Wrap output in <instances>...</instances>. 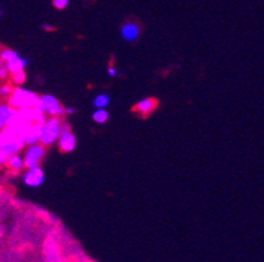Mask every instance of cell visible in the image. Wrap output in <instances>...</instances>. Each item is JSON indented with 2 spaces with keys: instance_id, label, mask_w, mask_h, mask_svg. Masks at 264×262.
Here are the masks:
<instances>
[{
  "instance_id": "6da1fadb",
  "label": "cell",
  "mask_w": 264,
  "mask_h": 262,
  "mask_svg": "<svg viewBox=\"0 0 264 262\" xmlns=\"http://www.w3.org/2000/svg\"><path fill=\"white\" fill-rule=\"evenodd\" d=\"M39 97L37 93L29 89H25L22 87H15L11 97L7 100V103L15 109H24V107H37L39 104Z\"/></svg>"
},
{
  "instance_id": "7a4b0ae2",
  "label": "cell",
  "mask_w": 264,
  "mask_h": 262,
  "mask_svg": "<svg viewBox=\"0 0 264 262\" xmlns=\"http://www.w3.org/2000/svg\"><path fill=\"white\" fill-rule=\"evenodd\" d=\"M62 134V122L58 117H49L41 127V144L45 147L52 146L58 142Z\"/></svg>"
},
{
  "instance_id": "3957f363",
  "label": "cell",
  "mask_w": 264,
  "mask_h": 262,
  "mask_svg": "<svg viewBox=\"0 0 264 262\" xmlns=\"http://www.w3.org/2000/svg\"><path fill=\"white\" fill-rule=\"evenodd\" d=\"M38 110L42 112L43 114L50 117H59L62 114H65L63 106L61 103L52 95H43L39 97V104H38Z\"/></svg>"
},
{
  "instance_id": "277c9868",
  "label": "cell",
  "mask_w": 264,
  "mask_h": 262,
  "mask_svg": "<svg viewBox=\"0 0 264 262\" xmlns=\"http://www.w3.org/2000/svg\"><path fill=\"white\" fill-rule=\"evenodd\" d=\"M45 156V146L41 143H36L32 146H26L24 151V164H25V169L28 168L38 167L41 160Z\"/></svg>"
},
{
  "instance_id": "5b68a950",
  "label": "cell",
  "mask_w": 264,
  "mask_h": 262,
  "mask_svg": "<svg viewBox=\"0 0 264 262\" xmlns=\"http://www.w3.org/2000/svg\"><path fill=\"white\" fill-rule=\"evenodd\" d=\"M43 180H45V175H43V171L38 167L35 168H28L22 176V181L26 186L29 188H38L43 184Z\"/></svg>"
},
{
  "instance_id": "8992f818",
  "label": "cell",
  "mask_w": 264,
  "mask_h": 262,
  "mask_svg": "<svg viewBox=\"0 0 264 262\" xmlns=\"http://www.w3.org/2000/svg\"><path fill=\"white\" fill-rule=\"evenodd\" d=\"M41 127L42 126L36 125V123H31L28 126L21 134H20V139L25 146H32L36 143L41 142Z\"/></svg>"
},
{
  "instance_id": "52a82bcc",
  "label": "cell",
  "mask_w": 264,
  "mask_h": 262,
  "mask_svg": "<svg viewBox=\"0 0 264 262\" xmlns=\"http://www.w3.org/2000/svg\"><path fill=\"white\" fill-rule=\"evenodd\" d=\"M158 106V100L152 99V97H149V99H143L141 101L135 104L134 107H133V112L138 113L142 117L149 116L150 113H152Z\"/></svg>"
},
{
  "instance_id": "ba28073f",
  "label": "cell",
  "mask_w": 264,
  "mask_h": 262,
  "mask_svg": "<svg viewBox=\"0 0 264 262\" xmlns=\"http://www.w3.org/2000/svg\"><path fill=\"white\" fill-rule=\"evenodd\" d=\"M16 113L18 109L11 106L8 103H0V130L5 129L9 125Z\"/></svg>"
},
{
  "instance_id": "9c48e42d",
  "label": "cell",
  "mask_w": 264,
  "mask_h": 262,
  "mask_svg": "<svg viewBox=\"0 0 264 262\" xmlns=\"http://www.w3.org/2000/svg\"><path fill=\"white\" fill-rule=\"evenodd\" d=\"M58 146L62 152H73L76 147V138L71 131L70 133H62L59 139H58Z\"/></svg>"
},
{
  "instance_id": "30bf717a",
  "label": "cell",
  "mask_w": 264,
  "mask_h": 262,
  "mask_svg": "<svg viewBox=\"0 0 264 262\" xmlns=\"http://www.w3.org/2000/svg\"><path fill=\"white\" fill-rule=\"evenodd\" d=\"M139 26L134 22H126L121 28V37L128 42H134L135 39L138 38L139 35Z\"/></svg>"
},
{
  "instance_id": "8fae6325",
  "label": "cell",
  "mask_w": 264,
  "mask_h": 262,
  "mask_svg": "<svg viewBox=\"0 0 264 262\" xmlns=\"http://www.w3.org/2000/svg\"><path fill=\"white\" fill-rule=\"evenodd\" d=\"M28 63H29L28 60L21 58L20 55H18V56H15L13 59L9 60V62H7L5 66H7V69L9 70V72L16 73V72H20V71H24L26 66H28Z\"/></svg>"
},
{
  "instance_id": "7c38bea8",
  "label": "cell",
  "mask_w": 264,
  "mask_h": 262,
  "mask_svg": "<svg viewBox=\"0 0 264 262\" xmlns=\"http://www.w3.org/2000/svg\"><path fill=\"white\" fill-rule=\"evenodd\" d=\"M5 165H7L11 171H13V172H20V171H22V169L25 168L24 157L19 155V154H12V155H9Z\"/></svg>"
},
{
  "instance_id": "4fadbf2b",
  "label": "cell",
  "mask_w": 264,
  "mask_h": 262,
  "mask_svg": "<svg viewBox=\"0 0 264 262\" xmlns=\"http://www.w3.org/2000/svg\"><path fill=\"white\" fill-rule=\"evenodd\" d=\"M19 135L12 129H9L8 126L5 129L0 130V150L4 148L8 143H11L15 139H18Z\"/></svg>"
},
{
  "instance_id": "5bb4252c",
  "label": "cell",
  "mask_w": 264,
  "mask_h": 262,
  "mask_svg": "<svg viewBox=\"0 0 264 262\" xmlns=\"http://www.w3.org/2000/svg\"><path fill=\"white\" fill-rule=\"evenodd\" d=\"M109 118V113L105 110V107H100L96 109L95 112L92 113V120L95 121L96 123H105Z\"/></svg>"
},
{
  "instance_id": "9a60e30c",
  "label": "cell",
  "mask_w": 264,
  "mask_h": 262,
  "mask_svg": "<svg viewBox=\"0 0 264 262\" xmlns=\"http://www.w3.org/2000/svg\"><path fill=\"white\" fill-rule=\"evenodd\" d=\"M12 83L4 82L0 84V100H8L13 92Z\"/></svg>"
},
{
  "instance_id": "2e32d148",
  "label": "cell",
  "mask_w": 264,
  "mask_h": 262,
  "mask_svg": "<svg viewBox=\"0 0 264 262\" xmlns=\"http://www.w3.org/2000/svg\"><path fill=\"white\" fill-rule=\"evenodd\" d=\"M9 80H11V83H12L13 87H21L26 80L25 71H20V72L12 73Z\"/></svg>"
},
{
  "instance_id": "e0dca14e",
  "label": "cell",
  "mask_w": 264,
  "mask_h": 262,
  "mask_svg": "<svg viewBox=\"0 0 264 262\" xmlns=\"http://www.w3.org/2000/svg\"><path fill=\"white\" fill-rule=\"evenodd\" d=\"M109 101H111V99H109V96L108 95H104V93H101V95L96 96L95 100H94V106H95L96 109H100V107L108 106Z\"/></svg>"
},
{
  "instance_id": "ac0fdd59",
  "label": "cell",
  "mask_w": 264,
  "mask_h": 262,
  "mask_svg": "<svg viewBox=\"0 0 264 262\" xmlns=\"http://www.w3.org/2000/svg\"><path fill=\"white\" fill-rule=\"evenodd\" d=\"M18 52H15L12 49H3L1 52H0V59L3 60L4 63L9 62L11 59H13L15 56H18Z\"/></svg>"
},
{
  "instance_id": "d6986e66",
  "label": "cell",
  "mask_w": 264,
  "mask_h": 262,
  "mask_svg": "<svg viewBox=\"0 0 264 262\" xmlns=\"http://www.w3.org/2000/svg\"><path fill=\"white\" fill-rule=\"evenodd\" d=\"M11 75L12 73L9 72V70L7 69V66H1L0 67V82H7V80H9L11 79Z\"/></svg>"
},
{
  "instance_id": "ffe728a7",
  "label": "cell",
  "mask_w": 264,
  "mask_h": 262,
  "mask_svg": "<svg viewBox=\"0 0 264 262\" xmlns=\"http://www.w3.org/2000/svg\"><path fill=\"white\" fill-rule=\"evenodd\" d=\"M70 0H52L53 7L56 9H65L69 5Z\"/></svg>"
},
{
  "instance_id": "44dd1931",
  "label": "cell",
  "mask_w": 264,
  "mask_h": 262,
  "mask_svg": "<svg viewBox=\"0 0 264 262\" xmlns=\"http://www.w3.org/2000/svg\"><path fill=\"white\" fill-rule=\"evenodd\" d=\"M8 154L5 152V151L0 150V165H3V164L7 163V159H8Z\"/></svg>"
},
{
  "instance_id": "7402d4cb",
  "label": "cell",
  "mask_w": 264,
  "mask_h": 262,
  "mask_svg": "<svg viewBox=\"0 0 264 262\" xmlns=\"http://www.w3.org/2000/svg\"><path fill=\"white\" fill-rule=\"evenodd\" d=\"M70 131H71V126L67 122H63L62 123V133H70Z\"/></svg>"
},
{
  "instance_id": "603a6c76",
  "label": "cell",
  "mask_w": 264,
  "mask_h": 262,
  "mask_svg": "<svg viewBox=\"0 0 264 262\" xmlns=\"http://www.w3.org/2000/svg\"><path fill=\"white\" fill-rule=\"evenodd\" d=\"M108 75L109 76H112V78H114V76L117 75L116 69H114V67H112V66H111V67H108Z\"/></svg>"
},
{
  "instance_id": "cb8c5ba5",
  "label": "cell",
  "mask_w": 264,
  "mask_h": 262,
  "mask_svg": "<svg viewBox=\"0 0 264 262\" xmlns=\"http://www.w3.org/2000/svg\"><path fill=\"white\" fill-rule=\"evenodd\" d=\"M65 113H67V114H73V113H74V109H73V107H69V109H66Z\"/></svg>"
},
{
  "instance_id": "d4e9b609",
  "label": "cell",
  "mask_w": 264,
  "mask_h": 262,
  "mask_svg": "<svg viewBox=\"0 0 264 262\" xmlns=\"http://www.w3.org/2000/svg\"><path fill=\"white\" fill-rule=\"evenodd\" d=\"M5 65V63H4V62H3V60H1V59H0V67H1V66H4Z\"/></svg>"
},
{
  "instance_id": "484cf974",
  "label": "cell",
  "mask_w": 264,
  "mask_h": 262,
  "mask_svg": "<svg viewBox=\"0 0 264 262\" xmlns=\"http://www.w3.org/2000/svg\"><path fill=\"white\" fill-rule=\"evenodd\" d=\"M0 15H1V9H0Z\"/></svg>"
}]
</instances>
